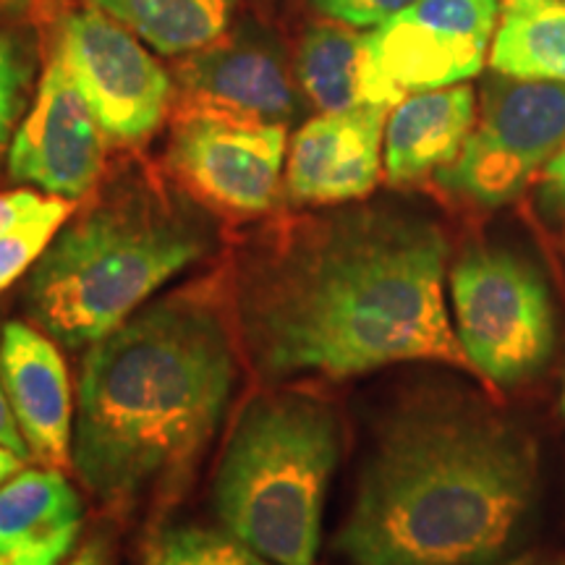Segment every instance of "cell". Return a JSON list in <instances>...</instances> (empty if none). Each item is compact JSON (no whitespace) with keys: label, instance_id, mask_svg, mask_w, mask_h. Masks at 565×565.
Masks as SVG:
<instances>
[{"label":"cell","instance_id":"obj_1","mask_svg":"<svg viewBox=\"0 0 565 565\" xmlns=\"http://www.w3.org/2000/svg\"><path fill=\"white\" fill-rule=\"evenodd\" d=\"M448 238L404 207L288 223L236 259L231 312L254 372L345 380L398 362L475 374L445 303ZM477 377V374H475Z\"/></svg>","mask_w":565,"mask_h":565},{"label":"cell","instance_id":"obj_2","mask_svg":"<svg viewBox=\"0 0 565 565\" xmlns=\"http://www.w3.org/2000/svg\"><path fill=\"white\" fill-rule=\"evenodd\" d=\"M536 484L524 424L461 387H416L380 416L333 547L351 565H498Z\"/></svg>","mask_w":565,"mask_h":565},{"label":"cell","instance_id":"obj_3","mask_svg":"<svg viewBox=\"0 0 565 565\" xmlns=\"http://www.w3.org/2000/svg\"><path fill=\"white\" fill-rule=\"evenodd\" d=\"M231 303L210 286L147 301L84 356L71 466L116 511L173 492L228 412L238 380Z\"/></svg>","mask_w":565,"mask_h":565},{"label":"cell","instance_id":"obj_4","mask_svg":"<svg viewBox=\"0 0 565 565\" xmlns=\"http://www.w3.org/2000/svg\"><path fill=\"white\" fill-rule=\"evenodd\" d=\"M212 249L200 204L131 175L61 225L26 280V309L66 351L89 349Z\"/></svg>","mask_w":565,"mask_h":565},{"label":"cell","instance_id":"obj_5","mask_svg":"<svg viewBox=\"0 0 565 565\" xmlns=\"http://www.w3.org/2000/svg\"><path fill=\"white\" fill-rule=\"evenodd\" d=\"M341 419L322 395L273 387L233 424L212 505L233 536L278 565H315L341 458Z\"/></svg>","mask_w":565,"mask_h":565},{"label":"cell","instance_id":"obj_6","mask_svg":"<svg viewBox=\"0 0 565 565\" xmlns=\"http://www.w3.org/2000/svg\"><path fill=\"white\" fill-rule=\"evenodd\" d=\"M454 330L479 380L532 383L553 359L557 315L545 275L508 246H469L448 270Z\"/></svg>","mask_w":565,"mask_h":565},{"label":"cell","instance_id":"obj_7","mask_svg":"<svg viewBox=\"0 0 565 565\" xmlns=\"http://www.w3.org/2000/svg\"><path fill=\"white\" fill-rule=\"evenodd\" d=\"M565 141V84L492 71L458 158L435 173L443 192L477 207H503L526 192Z\"/></svg>","mask_w":565,"mask_h":565},{"label":"cell","instance_id":"obj_8","mask_svg":"<svg viewBox=\"0 0 565 565\" xmlns=\"http://www.w3.org/2000/svg\"><path fill=\"white\" fill-rule=\"evenodd\" d=\"M118 145L150 139L173 105V79L137 34L87 6L58 21L53 47Z\"/></svg>","mask_w":565,"mask_h":565},{"label":"cell","instance_id":"obj_9","mask_svg":"<svg viewBox=\"0 0 565 565\" xmlns=\"http://www.w3.org/2000/svg\"><path fill=\"white\" fill-rule=\"evenodd\" d=\"M166 162L192 200L225 215H263L278 202L286 126L212 116L175 118Z\"/></svg>","mask_w":565,"mask_h":565},{"label":"cell","instance_id":"obj_10","mask_svg":"<svg viewBox=\"0 0 565 565\" xmlns=\"http://www.w3.org/2000/svg\"><path fill=\"white\" fill-rule=\"evenodd\" d=\"M500 0H416L370 32L372 53L401 95L475 79L492 51Z\"/></svg>","mask_w":565,"mask_h":565},{"label":"cell","instance_id":"obj_11","mask_svg":"<svg viewBox=\"0 0 565 565\" xmlns=\"http://www.w3.org/2000/svg\"><path fill=\"white\" fill-rule=\"evenodd\" d=\"M105 134L87 97L51 51L9 147V175L42 194L82 200L105 168Z\"/></svg>","mask_w":565,"mask_h":565},{"label":"cell","instance_id":"obj_12","mask_svg":"<svg viewBox=\"0 0 565 565\" xmlns=\"http://www.w3.org/2000/svg\"><path fill=\"white\" fill-rule=\"evenodd\" d=\"M175 118L212 116L286 126L299 116V92L278 47L265 40H215L175 66Z\"/></svg>","mask_w":565,"mask_h":565},{"label":"cell","instance_id":"obj_13","mask_svg":"<svg viewBox=\"0 0 565 565\" xmlns=\"http://www.w3.org/2000/svg\"><path fill=\"white\" fill-rule=\"evenodd\" d=\"M391 110L385 105H362L309 118L288 145V196L312 207L364 200L383 175Z\"/></svg>","mask_w":565,"mask_h":565},{"label":"cell","instance_id":"obj_14","mask_svg":"<svg viewBox=\"0 0 565 565\" xmlns=\"http://www.w3.org/2000/svg\"><path fill=\"white\" fill-rule=\"evenodd\" d=\"M0 380L34 461L47 469L71 463L74 395L66 362L38 324L9 320L0 330Z\"/></svg>","mask_w":565,"mask_h":565},{"label":"cell","instance_id":"obj_15","mask_svg":"<svg viewBox=\"0 0 565 565\" xmlns=\"http://www.w3.org/2000/svg\"><path fill=\"white\" fill-rule=\"evenodd\" d=\"M82 526V498L61 469H21L0 484V555L9 563L61 565Z\"/></svg>","mask_w":565,"mask_h":565},{"label":"cell","instance_id":"obj_16","mask_svg":"<svg viewBox=\"0 0 565 565\" xmlns=\"http://www.w3.org/2000/svg\"><path fill=\"white\" fill-rule=\"evenodd\" d=\"M475 121L477 95L469 84H450L404 97L385 124L383 173L387 183L406 186L450 166Z\"/></svg>","mask_w":565,"mask_h":565},{"label":"cell","instance_id":"obj_17","mask_svg":"<svg viewBox=\"0 0 565 565\" xmlns=\"http://www.w3.org/2000/svg\"><path fill=\"white\" fill-rule=\"evenodd\" d=\"M296 84L320 113L362 105L395 108L404 100L374 58L370 32L333 19L303 32L296 55Z\"/></svg>","mask_w":565,"mask_h":565},{"label":"cell","instance_id":"obj_18","mask_svg":"<svg viewBox=\"0 0 565 565\" xmlns=\"http://www.w3.org/2000/svg\"><path fill=\"white\" fill-rule=\"evenodd\" d=\"M490 66L519 79L565 84V0H500Z\"/></svg>","mask_w":565,"mask_h":565},{"label":"cell","instance_id":"obj_19","mask_svg":"<svg viewBox=\"0 0 565 565\" xmlns=\"http://www.w3.org/2000/svg\"><path fill=\"white\" fill-rule=\"evenodd\" d=\"M162 55H189L228 32L238 0H89Z\"/></svg>","mask_w":565,"mask_h":565},{"label":"cell","instance_id":"obj_20","mask_svg":"<svg viewBox=\"0 0 565 565\" xmlns=\"http://www.w3.org/2000/svg\"><path fill=\"white\" fill-rule=\"evenodd\" d=\"M152 565H278L228 529L181 524L166 529L152 547Z\"/></svg>","mask_w":565,"mask_h":565},{"label":"cell","instance_id":"obj_21","mask_svg":"<svg viewBox=\"0 0 565 565\" xmlns=\"http://www.w3.org/2000/svg\"><path fill=\"white\" fill-rule=\"evenodd\" d=\"M71 212H74V202L47 194L30 217L0 236V294L38 265Z\"/></svg>","mask_w":565,"mask_h":565},{"label":"cell","instance_id":"obj_22","mask_svg":"<svg viewBox=\"0 0 565 565\" xmlns=\"http://www.w3.org/2000/svg\"><path fill=\"white\" fill-rule=\"evenodd\" d=\"M38 58L21 34L0 30V154L9 152L24 110L32 105Z\"/></svg>","mask_w":565,"mask_h":565},{"label":"cell","instance_id":"obj_23","mask_svg":"<svg viewBox=\"0 0 565 565\" xmlns=\"http://www.w3.org/2000/svg\"><path fill=\"white\" fill-rule=\"evenodd\" d=\"M324 19L341 21L356 30H374L416 0H312Z\"/></svg>","mask_w":565,"mask_h":565},{"label":"cell","instance_id":"obj_24","mask_svg":"<svg viewBox=\"0 0 565 565\" xmlns=\"http://www.w3.org/2000/svg\"><path fill=\"white\" fill-rule=\"evenodd\" d=\"M536 207H540V212L547 217V221L553 223L565 221V141L540 175V186H536Z\"/></svg>","mask_w":565,"mask_h":565},{"label":"cell","instance_id":"obj_25","mask_svg":"<svg viewBox=\"0 0 565 565\" xmlns=\"http://www.w3.org/2000/svg\"><path fill=\"white\" fill-rule=\"evenodd\" d=\"M47 196V194H45ZM45 196L34 189H13V192H0V236L9 233L13 225H19L24 217H30L34 210L45 202Z\"/></svg>","mask_w":565,"mask_h":565},{"label":"cell","instance_id":"obj_26","mask_svg":"<svg viewBox=\"0 0 565 565\" xmlns=\"http://www.w3.org/2000/svg\"><path fill=\"white\" fill-rule=\"evenodd\" d=\"M0 445H6V448L13 450V454H19L21 458H24V461H32L30 448H26L24 437H21L17 416H13L11 406H9V398H6L3 380H0Z\"/></svg>","mask_w":565,"mask_h":565},{"label":"cell","instance_id":"obj_27","mask_svg":"<svg viewBox=\"0 0 565 565\" xmlns=\"http://www.w3.org/2000/svg\"><path fill=\"white\" fill-rule=\"evenodd\" d=\"M66 565H108V545H105L103 540H92L89 545Z\"/></svg>","mask_w":565,"mask_h":565},{"label":"cell","instance_id":"obj_28","mask_svg":"<svg viewBox=\"0 0 565 565\" xmlns=\"http://www.w3.org/2000/svg\"><path fill=\"white\" fill-rule=\"evenodd\" d=\"M21 466H26L24 458L13 454V450L6 448V445H0V484L9 482L13 475H19Z\"/></svg>","mask_w":565,"mask_h":565},{"label":"cell","instance_id":"obj_29","mask_svg":"<svg viewBox=\"0 0 565 565\" xmlns=\"http://www.w3.org/2000/svg\"><path fill=\"white\" fill-rule=\"evenodd\" d=\"M9 11H32V9H42V6H55L61 0H0Z\"/></svg>","mask_w":565,"mask_h":565},{"label":"cell","instance_id":"obj_30","mask_svg":"<svg viewBox=\"0 0 565 565\" xmlns=\"http://www.w3.org/2000/svg\"><path fill=\"white\" fill-rule=\"evenodd\" d=\"M561 408H563V414H565V383H563V395H561Z\"/></svg>","mask_w":565,"mask_h":565},{"label":"cell","instance_id":"obj_31","mask_svg":"<svg viewBox=\"0 0 565 565\" xmlns=\"http://www.w3.org/2000/svg\"><path fill=\"white\" fill-rule=\"evenodd\" d=\"M0 565H13V563H9L3 555H0Z\"/></svg>","mask_w":565,"mask_h":565}]
</instances>
